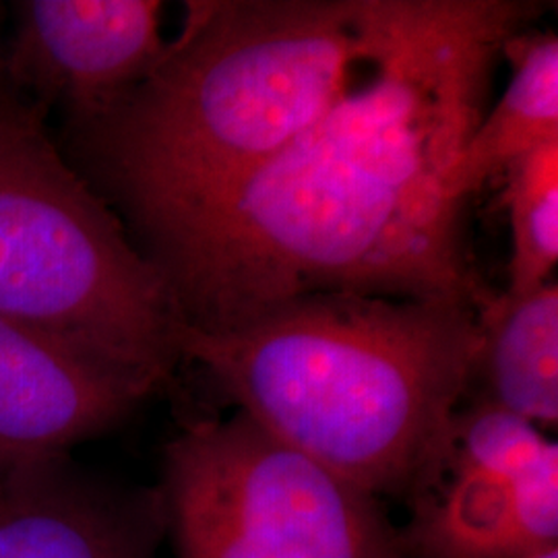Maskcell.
I'll return each mask as SVG.
<instances>
[{"mask_svg":"<svg viewBox=\"0 0 558 558\" xmlns=\"http://www.w3.org/2000/svg\"><path fill=\"white\" fill-rule=\"evenodd\" d=\"M544 4L408 0L389 46L306 133L143 251L184 325L352 292L480 311L470 203L449 170L486 112L497 59Z\"/></svg>","mask_w":558,"mask_h":558,"instance_id":"cell-1","label":"cell"},{"mask_svg":"<svg viewBox=\"0 0 558 558\" xmlns=\"http://www.w3.org/2000/svg\"><path fill=\"white\" fill-rule=\"evenodd\" d=\"M408 0H191L131 92L66 122V160L141 253L306 133L393 40Z\"/></svg>","mask_w":558,"mask_h":558,"instance_id":"cell-2","label":"cell"},{"mask_svg":"<svg viewBox=\"0 0 558 558\" xmlns=\"http://www.w3.org/2000/svg\"><path fill=\"white\" fill-rule=\"evenodd\" d=\"M478 350L470 304L352 292L292 296L180 333L182 360L239 412L377 499H418L439 482Z\"/></svg>","mask_w":558,"mask_h":558,"instance_id":"cell-3","label":"cell"},{"mask_svg":"<svg viewBox=\"0 0 558 558\" xmlns=\"http://www.w3.org/2000/svg\"><path fill=\"white\" fill-rule=\"evenodd\" d=\"M0 315L158 391L184 319L126 226L50 137L46 110L0 85Z\"/></svg>","mask_w":558,"mask_h":558,"instance_id":"cell-4","label":"cell"},{"mask_svg":"<svg viewBox=\"0 0 558 558\" xmlns=\"http://www.w3.org/2000/svg\"><path fill=\"white\" fill-rule=\"evenodd\" d=\"M158 495L177 558H405L377 497L242 412L168 442Z\"/></svg>","mask_w":558,"mask_h":558,"instance_id":"cell-5","label":"cell"},{"mask_svg":"<svg viewBox=\"0 0 558 558\" xmlns=\"http://www.w3.org/2000/svg\"><path fill=\"white\" fill-rule=\"evenodd\" d=\"M9 75L66 122L94 117L160 62V0H23L15 4Z\"/></svg>","mask_w":558,"mask_h":558,"instance_id":"cell-6","label":"cell"},{"mask_svg":"<svg viewBox=\"0 0 558 558\" xmlns=\"http://www.w3.org/2000/svg\"><path fill=\"white\" fill-rule=\"evenodd\" d=\"M158 488L85 472L71 456L0 465V558H154Z\"/></svg>","mask_w":558,"mask_h":558,"instance_id":"cell-7","label":"cell"},{"mask_svg":"<svg viewBox=\"0 0 558 558\" xmlns=\"http://www.w3.org/2000/svg\"><path fill=\"white\" fill-rule=\"evenodd\" d=\"M154 389L0 315V465L71 456Z\"/></svg>","mask_w":558,"mask_h":558,"instance_id":"cell-8","label":"cell"},{"mask_svg":"<svg viewBox=\"0 0 558 558\" xmlns=\"http://www.w3.org/2000/svg\"><path fill=\"white\" fill-rule=\"evenodd\" d=\"M399 536L405 558H534L558 548V445L519 478L445 472Z\"/></svg>","mask_w":558,"mask_h":558,"instance_id":"cell-9","label":"cell"},{"mask_svg":"<svg viewBox=\"0 0 558 558\" xmlns=\"http://www.w3.org/2000/svg\"><path fill=\"white\" fill-rule=\"evenodd\" d=\"M502 57L511 62V80L449 170L451 195L463 203L523 156L558 141L557 34L521 32L507 41Z\"/></svg>","mask_w":558,"mask_h":558,"instance_id":"cell-10","label":"cell"},{"mask_svg":"<svg viewBox=\"0 0 558 558\" xmlns=\"http://www.w3.org/2000/svg\"><path fill=\"white\" fill-rule=\"evenodd\" d=\"M474 379L486 399L539 424L558 420V286L527 294H495L478 311Z\"/></svg>","mask_w":558,"mask_h":558,"instance_id":"cell-11","label":"cell"},{"mask_svg":"<svg viewBox=\"0 0 558 558\" xmlns=\"http://www.w3.org/2000/svg\"><path fill=\"white\" fill-rule=\"evenodd\" d=\"M505 205L511 226L509 294L534 292L558 263V141L515 161L505 174Z\"/></svg>","mask_w":558,"mask_h":558,"instance_id":"cell-12","label":"cell"},{"mask_svg":"<svg viewBox=\"0 0 558 558\" xmlns=\"http://www.w3.org/2000/svg\"><path fill=\"white\" fill-rule=\"evenodd\" d=\"M550 445L553 440L546 439L534 422L490 401H480L456 414L442 474L470 472L493 478H519Z\"/></svg>","mask_w":558,"mask_h":558,"instance_id":"cell-13","label":"cell"},{"mask_svg":"<svg viewBox=\"0 0 558 558\" xmlns=\"http://www.w3.org/2000/svg\"><path fill=\"white\" fill-rule=\"evenodd\" d=\"M534 558H558V548L557 550H548V553H544V555Z\"/></svg>","mask_w":558,"mask_h":558,"instance_id":"cell-14","label":"cell"},{"mask_svg":"<svg viewBox=\"0 0 558 558\" xmlns=\"http://www.w3.org/2000/svg\"><path fill=\"white\" fill-rule=\"evenodd\" d=\"M154 558H158V557H154Z\"/></svg>","mask_w":558,"mask_h":558,"instance_id":"cell-15","label":"cell"}]
</instances>
